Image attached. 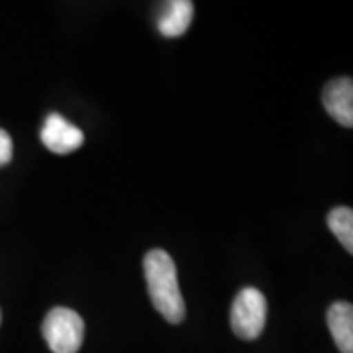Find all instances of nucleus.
I'll list each match as a JSON object with an SVG mask.
<instances>
[{
    "mask_svg": "<svg viewBox=\"0 0 353 353\" xmlns=\"http://www.w3.org/2000/svg\"><path fill=\"white\" fill-rule=\"evenodd\" d=\"M143 273H145L148 292H150L153 308L171 324L183 322L187 308H185V299L179 289L173 257L163 250H152L143 259Z\"/></svg>",
    "mask_w": 353,
    "mask_h": 353,
    "instance_id": "nucleus-1",
    "label": "nucleus"
},
{
    "mask_svg": "<svg viewBox=\"0 0 353 353\" xmlns=\"http://www.w3.org/2000/svg\"><path fill=\"white\" fill-rule=\"evenodd\" d=\"M41 334L53 353H77L83 345L85 322L75 310L55 306L46 316Z\"/></svg>",
    "mask_w": 353,
    "mask_h": 353,
    "instance_id": "nucleus-2",
    "label": "nucleus"
},
{
    "mask_svg": "<svg viewBox=\"0 0 353 353\" xmlns=\"http://www.w3.org/2000/svg\"><path fill=\"white\" fill-rule=\"evenodd\" d=\"M267 322V301L265 294L255 287L241 289L230 310V324L234 334L241 340H255L261 336Z\"/></svg>",
    "mask_w": 353,
    "mask_h": 353,
    "instance_id": "nucleus-3",
    "label": "nucleus"
},
{
    "mask_svg": "<svg viewBox=\"0 0 353 353\" xmlns=\"http://www.w3.org/2000/svg\"><path fill=\"white\" fill-rule=\"evenodd\" d=\"M41 143L50 150V152L57 153V155H67L79 150L85 141L83 132L71 124L67 118H63L61 114L53 112L46 118L43 128H41Z\"/></svg>",
    "mask_w": 353,
    "mask_h": 353,
    "instance_id": "nucleus-4",
    "label": "nucleus"
},
{
    "mask_svg": "<svg viewBox=\"0 0 353 353\" xmlns=\"http://www.w3.org/2000/svg\"><path fill=\"white\" fill-rule=\"evenodd\" d=\"M326 112L343 128L353 126V83L350 77L330 81L322 90Z\"/></svg>",
    "mask_w": 353,
    "mask_h": 353,
    "instance_id": "nucleus-5",
    "label": "nucleus"
},
{
    "mask_svg": "<svg viewBox=\"0 0 353 353\" xmlns=\"http://www.w3.org/2000/svg\"><path fill=\"white\" fill-rule=\"evenodd\" d=\"M192 14H194V8L190 0H167L163 12L157 20V28L161 36L165 38L183 36L192 24Z\"/></svg>",
    "mask_w": 353,
    "mask_h": 353,
    "instance_id": "nucleus-6",
    "label": "nucleus"
},
{
    "mask_svg": "<svg viewBox=\"0 0 353 353\" xmlns=\"http://www.w3.org/2000/svg\"><path fill=\"white\" fill-rule=\"evenodd\" d=\"M326 322L332 338L341 353H353V306L345 301L334 303L328 308Z\"/></svg>",
    "mask_w": 353,
    "mask_h": 353,
    "instance_id": "nucleus-7",
    "label": "nucleus"
},
{
    "mask_svg": "<svg viewBox=\"0 0 353 353\" xmlns=\"http://www.w3.org/2000/svg\"><path fill=\"white\" fill-rule=\"evenodd\" d=\"M328 228L336 234V238L347 250L353 252V210L347 206H338L330 210Z\"/></svg>",
    "mask_w": 353,
    "mask_h": 353,
    "instance_id": "nucleus-8",
    "label": "nucleus"
},
{
    "mask_svg": "<svg viewBox=\"0 0 353 353\" xmlns=\"http://www.w3.org/2000/svg\"><path fill=\"white\" fill-rule=\"evenodd\" d=\"M14 155V145H12V138L6 130L0 128V167L6 163H10Z\"/></svg>",
    "mask_w": 353,
    "mask_h": 353,
    "instance_id": "nucleus-9",
    "label": "nucleus"
},
{
    "mask_svg": "<svg viewBox=\"0 0 353 353\" xmlns=\"http://www.w3.org/2000/svg\"><path fill=\"white\" fill-rule=\"evenodd\" d=\"M0 322H2V314H0Z\"/></svg>",
    "mask_w": 353,
    "mask_h": 353,
    "instance_id": "nucleus-10",
    "label": "nucleus"
}]
</instances>
